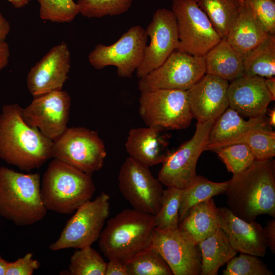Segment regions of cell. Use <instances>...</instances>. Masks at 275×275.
Instances as JSON below:
<instances>
[{
    "label": "cell",
    "instance_id": "6da1fadb",
    "mask_svg": "<svg viewBox=\"0 0 275 275\" xmlns=\"http://www.w3.org/2000/svg\"><path fill=\"white\" fill-rule=\"evenodd\" d=\"M17 103L4 105L0 114V158L21 170L40 168L52 158L53 141L27 124Z\"/></svg>",
    "mask_w": 275,
    "mask_h": 275
},
{
    "label": "cell",
    "instance_id": "7a4b0ae2",
    "mask_svg": "<svg viewBox=\"0 0 275 275\" xmlns=\"http://www.w3.org/2000/svg\"><path fill=\"white\" fill-rule=\"evenodd\" d=\"M229 181L225 193L228 208L234 215L249 222L261 214L275 217L274 161L255 160Z\"/></svg>",
    "mask_w": 275,
    "mask_h": 275
},
{
    "label": "cell",
    "instance_id": "3957f363",
    "mask_svg": "<svg viewBox=\"0 0 275 275\" xmlns=\"http://www.w3.org/2000/svg\"><path fill=\"white\" fill-rule=\"evenodd\" d=\"M41 196L40 174L0 167V215L19 226L42 220L47 213Z\"/></svg>",
    "mask_w": 275,
    "mask_h": 275
},
{
    "label": "cell",
    "instance_id": "277c9868",
    "mask_svg": "<svg viewBox=\"0 0 275 275\" xmlns=\"http://www.w3.org/2000/svg\"><path fill=\"white\" fill-rule=\"evenodd\" d=\"M154 216L134 209H126L107 222L99 246L108 259L125 262L151 246L155 229Z\"/></svg>",
    "mask_w": 275,
    "mask_h": 275
},
{
    "label": "cell",
    "instance_id": "5b68a950",
    "mask_svg": "<svg viewBox=\"0 0 275 275\" xmlns=\"http://www.w3.org/2000/svg\"><path fill=\"white\" fill-rule=\"evenodd\" d=\"M96 190L91 175L61 160H51L41 183V196L47 210L65 214L90 200Z\"/></svg>",
    "mask_w": 275,
    "mask_h": 275
},
{
    "label": "cell",
    "instance_id": "8992f818",
    "mask_svg": "<svg viewBox=\"0 0 275 275\" xmlns=\"http://www.w3.org/2000/svg\"><path fill=\"white\" fill-rule=\"evenodd\" d=\"M109 200L108 195L101 193L94 200L80 206L67 222L59 238L50 244L49 249L57 251L91 246L99 238L109 215Z\"/></svg>",
    "mask_w": 275,
    "mask_h": 275
},
{
    "label": "cell",
    "instance_id": "52a82bcc",
    "mask_svg": "<svg viewBox=\"0 0 275 275\" xmlns=\"http://www.w3.org/2000/svg\"><path fill=\"white\" fill-rule=\"evenodd\" d=\"M139 114L147 126L168 129H183L193 118L187 91L160 89L141 92Z\"/></svg>",
    "mask_w": 275,
    "mask_h": 275
},
{
    "label": "cell",
    "instance_id": "ba28073f",
    "mask_svg": "<svg viewBox=\"0 0 275 275\" xmlns=\"http://www.w3.org/2000/svg\"><path fill=\"white\" fill-rule=\"evenodd\" d=\"M106 156L98 133L85 127L67 128L53 141L52 157L91 175L102 168Z\"/></svg>",
    "mask_w": 275,
    "mask_h": 275
},
{
    "label": "cell",
    "instance_id": "9c48e42d",
    "mask_svg": "<svg viewBox=\"0 0 275 275\" xmlns=\"http://www.w3.org/2000/svg\"><path fill=\"white\" fill-rule=\"evenodd\" d=\"M205 74L204 57L176 49L158 67L140 78L141 92L160 89L187 91Z\"/></svg>",
    "mask_w": 275,
    "mask_h": 275
},
{
    "label": "cell",
    "instance_id": "30bf717a",
    "mask_svg": "<svg viewBox=\"0 0 275 275\" xmlns=\"http://www.w3.org/2000/svg\"><path fill=\"white\" fill-rule=\"evenodd\" d=\"M177 22L178 50L204 56L222 39L196 0H172Z\"/></svg>",
    "mask_w": 275,
    "mask_h": 275
},
{
    "label": "cell",
    "instance_id": "8fae6325",
    "mask_svg": "<svg viewBox=\"0 0 275 275\" xmlns=\"http://www.w3.org/2000/svg\"><path fill=\"white\" fill-rule=\"evenodd\" d=\"M213 122H199L194 135L176 151L168 154L158 174V180L167 187L183 189L194 182L196 166L201 153L206 150Z\"/></svg>",
    "mask_w": 275,
    "mask_h": 275
},
{
    "label": "cell",
    "instance_id": "7c38bea8",
    "mask_svg": "<svg viewBox=\"0 0 275 275\" xmlns=\"http://www.w3.org/2000/svg\"><path fill=\"white\" fill-rule=\"evenodd\" d=\"M147 39L145 29L139 25L132 26L113 44L96 45L88 60L96 69L114 66L119 76L130 77L142 62Z\"/></svg>",
    "mask_w": 275,
    "mask_h": 275
},
{
    "label": "cell",
    "instance_id": "4fadbf2b",
    "mask_svg": "<svg viewBox=\"0 0 275 275\" xmlns=\"http://www.w3.org/2000/svg\"><path fill=\"white\" fill-rule=\"evenodd\" d=\"M149 167L129 157L122 164L119 188L133 209L154 215L158 211L163 189Z\"/></svg>",
    "mask_w": 275,
    "mask_h": 275
},
{
    "label": "cell",
    "instance_id": "5bb4252c",
    "mask_svg": "<svg viewBox=\"0 0 275 275\" xmlns=\"http://www.w3.org/2000/svg\"><path fill=\"white\" fill-rule=\"evenodd\" d=\"M151 247L171 268L174 275H199L202 257L199 244L179 227L155 228Z\"/></svg>",
    "mask_w": 275,
    "mask_h": 275
},
{
    "label": "cell",
    "instance_id": "9a60e30c",
    "mask_svg": "<svg viewBox=\"0 0 275 275\" xmlns=\"http://www.w3.org/2000/svg\"><path fill=\"white\" fill-rule=\"evenodd\" d=\"M71 97L65 91H54L34 97L32 102L22 108L21 117L30 126L55 141L67 128Z\"/></svg>",
    "mask_w": 275,
    "mask_h": 275
},
{
    "label": "cell",
    "instance_id": "2e32d148",
    "mask_svg": "<svg viewBox=\"0 0 275 275\" xmlns=\"http://www.w3.org/2000/svg\"><path fill=\"white\" fill-rule=\"evenodd\" d=\"M145 31L150 41L136 70L139 78L160 66L179 46L176 19L171 10L157 9Z\"/></svg>",
    "mask_w": 275,
    "mask_h": 275
},
{
    "label": "cell",
    "instance_id": "e0dca14e",
    "mask_svg": "<svg viewBox=\"0 0 275 275\" xmlns=\"http://www.w3.org/2000/svg\"><path fill=\"white\" fill-rule=\"evenodd\" d=\"M71 56L64 42L54 46L29 72L28 89L34 97L54 91L62 90L68 79Z\"/></svg>",
    "mask_w": 275,
    "mask_h": 275
},
{
    "label": "cell",
    "instance_id": "ac0fdd59",
    "mask_svg": "<svg viewBox=\"0 0 275 275\" xmlns=\"http://www.w3.org/2000/svg\"><path fill=\"white\" fill-rule=\"evenodd\" d=\"M228 81L205 74L187 90L193 117L199 122H213L229 107Z\"/></svg>",
    "mask_w": 275,
    "mask_h": 275
},
{
    "label": "cell",
    "instance_id": "d6986e66",
    "mask_svg": "<svg viewBox=\"0 0 275 275\" xmlns=\"http://www.w3.org/2000/svg\"><path fill=\"white\" fill-rule=\"evenodd\" d=\"M218 214L219 227L237 252L257 257L265 256L267 241L264 228L260 224L241 219L227 207L218 208Z\"/></svg>",
    "mask_w": 275,
    "mask_h": 275
},
{
    "label": "cell",
    "instance_id": "ffe728a7",
    "mask_svg": "<svg viewBox=\"0 0 275 275\" xmlns=\"http://www.w3.org/2000/svg\"><path fill=\"white\" fill-rule=\"evenodd\" d=\"M264 78L244 75L231 81L228 90L229 107L250 118L264 116L268 105L274 100Z\"/></svg>",
    "mask_w": 275,
    "mask_h": 275
},
{
    "label": "cell",
    "instance_id": "44dd1931",
    "mask_svg": "<svg viewBox=\"0 0 275 275\" xmlns=\"http://www.w3.org/2000/svg\"><path fill=\"white\" fill-rule=\"evenodd\" d=\"M265 128H271L265 116L244 120L238 112L229 107L214 122L209 133L206 150L215 151L248 131Z\"/></svg>",
    "mask_w": 275,
    "mask_h": 275
},
{
    "label": "cell",
    "instance_id": "7402d4cb",
    "mask_svg": "<svg viewBox=\"0 0 275 275\" xmlns=\"http://www.w3.org/2000/svg\"><path fill=\"white\" fill-rule=\"evenodd\" d=\"M161 130L149 126L131 129L125 143L129 157L149 167L161 163L168 155Z\"/></svg>",
    "mask_w": 275,
    "mask_h": 275
},
{
    "label": "cell",
    "instance_id": "603a6c76",
    "mask_svg": "<svg viewBox=\"0 0 275 275\" xmlns=\"http://www.w3.org/2000/svg\"><path fill=\"white\" fill-rule=\"evenodd\" d=\"M205 74L228 81L244 74V54L236 50L223 38L204 56Z\"/></svg>",
    "mask_w": 275,
    "mask_h": 275
},
{
    "label": "cell",
    "instance_id": "cb8c5ba5",
    "mask_svg": "<svg viewBox=\"0 0 275 275\" xmlns=\"http://www.w3.org/2000/svg\"><path fill=\"white\" fill-rule=\"evenodd\" d=\"M268 35L251 9L243 1L226 38L236 50L244 54L264 40Z\"/></svg>",
    "mask_w": 275,
    "mask_h": 275
},
{
    "label": "cell",
    "instance_id": "d4e9b609",
    "mask_svg": "<svg viewBox=\"0 0 275 275\" xmlns=\"http://www.w3.org/2000/svg\"><path fill=\"white\" fill-rule=\"evenodd\" d=\"M179 227L197 244L212 235L219 228L218 208L212 198L193 206Z\"/></svg>",
    "mask_w": 275,
    "mask_h": 275
},
{
    "label": "cell",
    "instance_id": "484cf974",
    "mask_svg": "<svg viewBox=\"0 0 275 275\" xmlns=\"http://www.w3.org/2000/svg\"><path fill=\"white\" fill-rule=\"evenodd\" d=\"M198 244L202 257L200 275L217 274L219 268L237 253L231 245L226 234L219 227Z\"/></svg>",
    "mask_w": 275,
    "mask_h": 275
},
{
    "label": "cell",
    "instance_id": "4316f807",
    "mask_svg": "<svg viewBox=\"0 0 275 275\" xmlns=\"http://www.w3.org/2000/svg\"><path fill=\"white\" fill-rule=\"evenodd\" d=\"M245 75L274 77L275 36L268 34L257 46L244 54Z\"/></svg>",
    "mask_w": 275,
    "mask_h": 275
},
{
    "label": "cell",
    "instance_id": "83f0119b",
    "mask_svg": "<svg viewBox=\"0 0 275 275\" xmlns=\"http://www.w3.org/2000/svg\"><path fill=\"white\" fill-rule=\"evenodd\" d=\"M222 38H226L241 7L239 0H196Z\"/></svg>",
    "mask_w": 275,
    "mask_h": 275
},
{
    "label": "cell",
    "instance_id": "f1b7e54d",
    "mask_svg": "<svg viewBox=\"0 0 275 275\" xmlns=\"http://www.w3.org/2000/svg\"><path fill=\"white\" fill-rule=\"evenodd\" d=\"M229 182V180L215 182L203 176L197 175L189 187L182 189L179 212V223L194 205L225 193Z\"/></svg>",
    "mask_w": 275,
    "mask_h": 275
},
{
    "label": "cell",
    "instance_id": "f546056e",
    "mask_svg": "<svg viewBox=\"0 0 275 275\" xmlns=\"http://www.w3.org/2000/svg\"><path fill=\"white\" fill-rule=\"evenodd\" d=\"M238 143L244 144L250 148L255 160L271 159L275 155V132L271 128L248 131L227 142L222 147Z\"/></svg>",
    "mask_w": 275,
    "mask_h": 275
},
{
    "label": "cell",
    "instance_id": "4dcf8cb0",
    "mask_svg": "<svg viewBox=\"0 0 275 275\" xmlns=\"http://www.w3.org/2000/svg\"><path fill=\"white\" fill-rule=\"evenodd\" d=\"M126 263L129 275H173L167 262L151 246L134 255Z\"/></svg>",
    "mask_w": 275,
    "mask_h": 275
},
{
    "label": "cell",
    "instance_id": "1f68e13d",
    "mask_svg": "<svg viewBox=\"0 0 275 275\" xmlns=\"http://www.w3.org/2000/svg\"><path fill=\"white\" fill-rule=\"evenodd\" d=\"M106 262L91 246L77 249L70 260L68 274L105 275Z\"/></svg>",
    "mask_w": 275,
    "mask_h": 275
},
{
    "label": "cell",
    "instance_id": "d6a6232c",
    "mask_svg": "<svg viewBox=\"0 0 275 275\" xmlns=\"http://www.w3.org/2000/svg\"><path fill=\"white\" fill-rule=\"evenodd\" d=\"M181 191L174 187H167L163 190L160 207L154 215L156 228L173 229L179 227Z\"/></svg>",
    "mask_w": 275,
    "mask_h": 275
},
{
    "label": "cell",
    "instance_id": "836d02e7",
    "mask_svg": "<svg viewBox=\"0 0 275 275\" xmlns=\"http://www.w3.org/2000/svg\"><path fill=\"white\" fill-rule=\"evenodd\" d=\"M132 0H78L79 14L88 18L114 16L127 12Z\"/></svg>",
    "mask_w": 275,
    "mask_h": 275
},
{
    "label": "cell",
    "instance_id": "e575fe53",
    "mask_svg": "<svg viewBox=\"0 0 275 275\" xmlns=\"http://www.w3.org/2000/svg\"><path fill=\"white\" fill-rule=\"evenodd\" d=\"M41 19L57 23L72 21L79 14L77 3L73 0H38Z\"/></svg>",
    "mask_w": 275,
    "mask_h": 275
},
{
    "label": "cell",
    "instance_id": "d590c367",
    "mask_svg": "<svg viewBox=\"0 0 275 275\" xmlns=\"http://www.w3.org/2000/svg\"><path fill=\"white\" fill-rule=\"evenodd\" d=\"M228 171L233 174L248 168L255 160L250 148L242 143L234 144L215 150Z\"/></svg>",
    "mask_w": 275,
    "mask_h": 275
},
{
    "label": "cell",
    "instance_id": "8d00e7d4",
    "mask_svg": "<svg viewBox=\"0 0 275 275\" xmlns=\"http://www.w3.org/2000/svg\"><path fill=\"white\" fill-rule=\"evenodd\" d=\"M224 275H273L266 264L257 256L241 253L227 263Z\"/></svg>",
    "mask_w": 275,
    "mask_h": 275
},
{
    "label": "cell",
    "instance_id": "74e56055",
    "mask_svg": "<svg viewBox=\"0 0 275 275\" xmlns=\"http://www.w3.org/2000/svg\"><path fill=\"white\" fill-rule=\"evenodd\" d=\"M256 18L268 34H275V1L244 0Z\"/></svg>",
    "mask_w": 275,
    "mask_h": 275
},
{
    "label": "cell",
    "instance_id": "f35d334b",
    "mask_svg": "<svg viewBox=\"0 0 275 275\" xmlns=\"http://www.w3.org/2000/svg\"><path fill=\"white\" fill-rule=\"evenodd\" d=\"M40 266V262L29 253L14 262H8L5 275H32Z\"/></svg>",
    "mask_w": 275,
    "mask_h": 275
},
{
    "label": "cell",
    "instance_id": "ab89813d",
    "mask_svg": "<svg viewBox=\"0 0 275 275\" xmlns=\"http://www.w3.org/2000/svg\"><path fill=\"white\" fill-rule=\"evenodd\" d=\"M105 275H129L126 262L116 258L108 259Z\"/></svg>",
    "mask_w": 275,
    "mask_h": 275
},
{
    "label": "cell",
    "instance_id": "60d3db41",
    "mask_svg": "<svg viewBox=\"0 0 275 275\" xmlns=\"http://www.w3.org/2000/svg\"><path fill=\"white\" fill-rule=\"evenodd\" d=\"M266 237L267 241L268 247L272 253H275V221L271 219L267 222L266 226L264 228Z\"/></svg>",
    "mask_w": 275,
    "mask_h": 275
},
{
    "label": "cell",
    "instance_id": "b9f144b4",
    "mask_svg": "<svg viewBox=\"0 0 275 275\" xmlns=\"http://www.w3.org/2000/svg\"><path fill=\"white\" fill-rule=\"evenodd\" d=\"M9 22L0 13V45L6 42V39L10 32Z\"/></svg>",
    "mask_w": 275,
    "mask_h": 275
},
{
    "label": "cell",
    "instance_id": "7bdbcfd3",
    "mask_svg": "<svg viewBox=\"0 0 275 275\" xmlns=\"http://www.w3.org/2000/svg\"><path fill=\"white\" fill-rule=\"evenodd\" d=\"M10 51L8 44L5 42L0 45V72L9 62Z\"/></svg>",
    "mask_w": 275,
    "mask_h": 275
},
{
    "label": "cell",
    "instance_id": "ee69618b",
    "mask_svg": "<svg viewBox=\"0 0 275 275\" xmlns=\"http://www.w3.org/2000/svg\"><path fill=\"white\" fill-rule=\"evenodd\" d=\"M265 84L266 87L272 96L274 100H275V78L274 77H268L264 78Z\"/></svg>",
    "mask_w": 275,
    "mask_h": 275
},
{
    "label": "cell",
    "instance_id": "f6af8a7d",
    "mask_svg": "<svg viewBox=\"0 0 275 275\" xmlns=\"http://www.w3.org/2000/svg\"><path fill=\"white\" fill-rule=\"evenodd\" d=\"M16 8H20L26 5L31 0H8Z\"/></svg>",
    "mask_w": 275,
    "mask_h": 275
},
{
    "label": "cell",
    "instance_id": "bcb514c9",
    "mask_svg": "<svg viewBox=\"0 0 275 275\" xmlns=\"http://www.w3.org/2000/svg\"><path fill=\"white\" fill-rule=\"evenodd\" d=\"M269 117L267 118L268 122L270 127H274L275 125V109H271L268 113Z\"/></svg>",
    "mask_w": 275,
    "mask_h": 275
},
{
    "label": "cell",
    "instance_id": "7dc6e473",
    "mask_svg": "<svg viewBox=\"0 0 275 275\" xmlns=\"http://www.w3.org/2000/svg\"><path fill=\"white\" fill-rule=\"evenodd\" d=\"M8 262L0 256V275H5Z\"/></svg>",
    "mask_w": 275,
    "mask_h": 275
},
{
    "label": "cell",
    "instance_id": "c3c4849f",
    "mask_svg": "<svg viewBox=\"0 0 275 275\" xmlns=\"http://www.w3.org/2000/svg\"><path fill=\"white\" fill-rule=\"evenodd\" d=\"M239 1H243L244 0H239Z\"/></svg>",
    "mask_w": 275,
    "mask_h": 275
},
{
    "label": "cell",
    "instance_id": "681fc988",
    "mask_svg": "<svg viewBox=\"0 0 275 275\" xmlns=\"http://www.w3.org/2000/svg\"><path fill=\"white\" fill-rule=\"evenodd\" d=\"M275 1V0H274Z\"/></svg>",
    "mask_w": 275,
    "mask_h": 275
}]
</instances>
